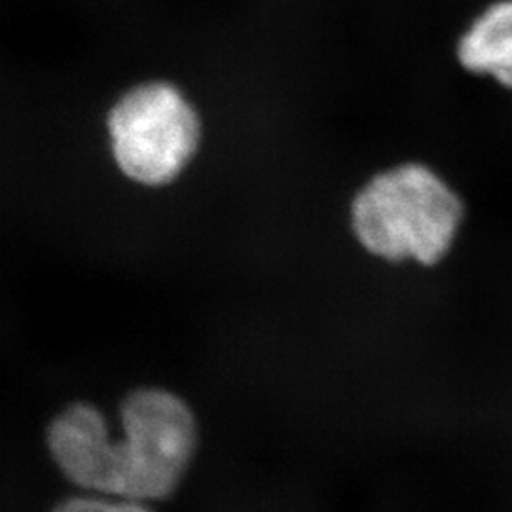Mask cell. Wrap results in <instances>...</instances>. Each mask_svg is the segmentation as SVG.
Returning a JSON list of instances; mask_svg holds the SVG:
<instances>
[{"label":"cell","mask_w":512,"mask_h":512,"mask_svg":"<svg viewBox=\"0 0 512 512\" xmlns=\"http://www.w3.org/2000/svg\"><path fill=\"white\" fill-rule=\"evenodd\" d=\"M463 220L458 194L420 164L376 175L351 207L355 236L387 260L437 264L450 251Z\"/></svg>","instance_id":"cell-1"},{"label":"cell","mask_w":512,"mask_h":512,"mask_svg":"<svg viewBox=\"0 0 512 512\" xmlns=\"http://www.w3.org/2000/svg\"><path fill=\"white\" fill-rule=\"evenodd\" d=\"M120 421L116 497L150 505L173 494L198 442L192 410L169 391L143 387L124 399Z\"/></svg>","instance_id":"cell-2"},{"label":"cell","mask_w":512,"mask_h":512,"mask_svg":"<svg viewBox=\"0 0 512 512\" xmlns=\"http://www.w3.org/2000/svg\"><path fill=\"white\" fill-rule=\"evenodd\" d=\"M110 145L122 173L147 186L171 183L200 143V118L165 82L129 90L110 110Z\"/></svg>","instance_id":"cell-3"},{"label":"cell","mask_w":512,"mask_h":512,"mask_svg":"<svg viewBox=\"0 0 512 512\" xmlns=\"http://www.w3.org/2000/svg\"><path fill=\"white\" fill-rule=\"evenodd\" d=\"M46 444L57 469L82 494H118V440L110 439L103 412L73 403L55 416Z\"/></svg>","instance_id":"cell-4"},{"label":"cell","mask_w":512,"mask_h":512,"mask_svg":"<svg viewBox=\"0 0 512 512\" xmlns=\"http://www.w3.org/2000/svg\"><path fill=\"white\" fill-rule=\"evenodd\" d=\"M459 63L512 90V0L488 6L458 44Z\"/></svg>","instance_id":"cell-5"},{"label":"cell","mask_w":512,"mask_h":512,"mask_svg":"<svg viewBox=\"0 0 512 512\" xmlns=\"http://www.w3.org/2000/svg\"><path fill=\"white\" fill-rule=\"evenodd\" d=\"M54 512H152L147 503L107 497V495L80 494L65 499Z\"/></svg>","instance_id":"cell-6"}]
</instances>
